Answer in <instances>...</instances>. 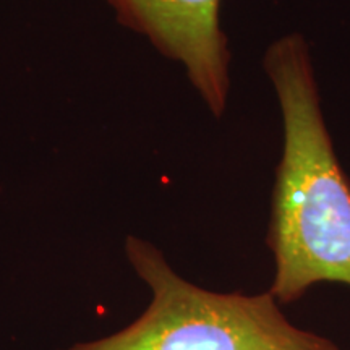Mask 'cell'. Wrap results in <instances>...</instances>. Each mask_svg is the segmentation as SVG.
<instances>
[{
	"label": "cell",
	"mask_w": 350,
	"mask_h": 350,
	"mask_svg": "<svg viewBox=\"0 0 350 350\" xmlns=\"http://www.w3.org/2000/svg\"><path fill=\"white\" fill-rule=\"evenodd\" d=\"M262 65L284 130L266 239L274 260L269 294L288 305L318 284L350 287V180L323 117L304 36L278 39Z\"/></svg>",
	"instance_id": "6da1fadb"
},
{
	"label": "cell",
	"mask_w": 350,
	"mask_h": 350,
	"mask_svg": "<svg viewBox=\"0 0 350 350\" xmlns=\"http://www.w3.org/2000/svg\"><path fill=\"white\" fill-rule=\"evenodd\" d=\"M125 250L151 288L148 308L125 329L65 350H340L295 326L269 291L211 292L178 275L146 240L129 237Z\"/></svg>",
	"instance_id": "7a4b0ae2"
},
{
	"label": "cell",
	"mask_w": 350,
	"mask_h": 350,
	"mask_svg": "<svg viewBox=\"0 0 350 350\" xmlns=\"http://www.w3.org/2000/svg\"><path fill=\"white\" fill-rule=\"evenodd\" d=\"M117 20L148 38L185 68L214 116L229 94V51L221 28L222 0H107Z\"/></svg>",
	"instance_id": "3957f363"
}]
</instances>
